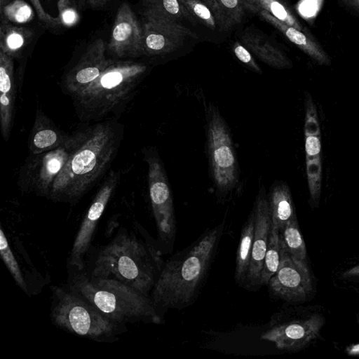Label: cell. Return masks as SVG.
<instances>
[{"mask_svg":"<svg viewBox=\"0 0 359 359\" xmlns=\"http://www.w3.org/2000/svg\"><path fill=\"white\" fill-rule=\"evenodd\" d=\"M224 226L223 221L207 229L164 263L150 294L161 316L168 310H182L194 303L217 254Z\"/></svg>","mask_w":359,"mask_h":359,"instance_id":"obj_1","label":"cell"},{"mask_svg":"<svg viewBox=\"0 0 359 359\" xmlns=\"http://www.w3.org/2000/svg\"><path fill=\"white\" fill-rule=\"evenodd\" d=\"M117 118L88 125L86 136L53 181L48 199L76 203L106 174L123 139Z\"/></svg>","mask_w":359,"mask_h":359,"instance_id":"obj_2","label":"cell"},{"mask_svg":"<svg viewBox=\"0 0 359 359\" xmlns=\"http://www.w3.org/2000/svg\"><path fill=\"white\" fill-rule=\"evenodd\" d=\"M142 62L114 59L83 90L71 97L76 114L83 122L117 118L146 76Z\"/></svg>","mask_w":359,"mask_h":359,"instance_id":"obj_3","label":"cell"},{"mask_svg":"<svg viewBox=\"0 0 359 359\" xmlns=\"http://www.w3.org/2000/svg\"><path fill=\"white\" fill-rule=\"evenodd\" d=\"M163 264L158 249L124 231L101 250L90 275L118 280L150 297Z\"/></svg>","mask_w":359,"mask_h":359,"instance_id":"obj_4","label":"cell"},{"mask_svg":"<svg viewBox=\"0 0 359 359\" xmlns=\"http://www.w3.org/2000/svg\"><path fill=\"white\" fill-rule=\"evenodd\" d=\"M75 271L69 276L67 287L110 320L123 325L163 323L150 297L118 280Z\"/></svg>","mask_w":359,"mask_h":359,"instance_id":"obj_5","label":"cell"},{"mask_svg":"<svg viewBox=\"0 0 359 359\" xmlns=\"http://www.w3.org/2000/svg\"><path fill=\"white\" fill-rule=\"evenodd\" d=\"M52 293L50 318L57 327L98 342H113L126 331L67 287L54 286Z\"/></svg>","mask_w":359,"mask_h":359,"instance_id":"obj_6","label":"cell"},{"mask_svg":"<svg viewBox=\"0 0 359 359\" xmlns=\"http://www.w3.org/2000/svg\"><path fill=\"white\" fill-rule=\"evenodd\" d=\"M207 151L210 177L220 199L226 198L238 187L239 164L229 128L217 107H206Z\"/></svg>","mask_w":359,"mask_h":359,"instance_id":"obj_7","label":"cell"},{"mask_svg":"<svg viewBox=\"0 0 359 359\" xmlns=\"http://www.w3.org/2000/svg\"><path fill=\"white\" fill-rule=\"evenodd\" d=\"M88 125L69 133L67 140L55 149L38 154H29L20 170L18 180V186L22 192H33L48 198L53 181L72 153L84 140Z\"/></svg>","mask_w":359,"mask_h":359,"instance_id":"obj_8","label":"cell"},{"mask_svg":"<svg viewBox=\"0 0 359 359\" xmlns=\"http://www.w3.org/2000/svg\"><path fill=\"white\" fill-rule=\"evenodd\" d=\"M144 156L148 165L149 196L158 240L162 245L172 248L176 238L177 224L166 172L154 148L145 149Z\"/></svg>","mask_w":359,"mask_h":359,"instance_id":"obj_9","label":"cell"},{"mask_svg":"<svg viewBox=\"0 0 359 359\" xmlns=\"http://www.w3.org/2000/svg\"><path fill=\"white\" fill-rule=\"evenodd\" d=\"M323 318L317 314L302 316L292 309L273 313L260 338L273 342L283 351H299L319 335Z\"/></svg>","mask_w":359,"mask_h":359,"instance_id":"obj_10","label":"cell"},{"mask_svg":"<svg viewBox=\"0 0 359 359\" xmlns=\"http://www.w3.org/2000/svg\"><path fill=\"white\" fill-rule=\"evenodd\" d=\"M120 172L111 170L86 213L74 238L68 259L72 269L83 270L84 256L90 248L93 233L120 180Z\"/></svg>","mask_w":359,"mask_h":359,"instance_id":"obj_11","label":"cell"},{"mask_svg":"<svg viewBox=\"0 0 359 359\" xmlns=\"http://www.w3.org/2000/svg\"><path fill=\"white\" fill-rule=\"evenodd\" d=\"M267 285L273 296L285 302L305 300L312 290L307 263L294 258L283 247L280 266Z\"/></svg>","mask_w":359,"mask_h":359,"instance_id":"obj_12","label":"cell"},{"mask_svg":"<svg viewBox=\"0 0 359 359\" xmlns=\"http://www.w3.org/2000/svg\"><path fill=\"white\" fill-rule=\"evenodd\" d=\"M106 50L102 39L90 43L79 60L63 74L62 92L71 97L93 81L114 60L107 57Z\"/></svg>","mask_w":359,"mask_h":359,"instance_id":"obj_13","label":"cell"},{"mask_svg":"<svg viewBox=\"0 0 359 359\" xmlns=\"http://www.w3.org/2000/svg\"><path fill=\"white\" fill-rule=\"evenodd\" d=\"M108 50L118 59L144 55L142 26L127 2L120 6L116 14Z\"/></svg>","mask_w":359,"mask_h":359,"instance_id":"obj_14","label":"cell"},{"mask_svg":"<svg viewBox=\"0 0 359 359\" xmlns=\"http://www.w3.org/2000/svg\"><path fill=\"white\" fill-rule=\"evenodd\" d=\"M253 210L255 215V233L250 264L244 286L254 290L261 286V273L272 226L268 194L264 186L259 189Z\"/></svg>","mask_w":359,"mask_h":359,"instance_id":"obj_15","label":"cell"},{"mask_svg":"<svg viewBox=\"0 0 359 359\" xmlns=\"http://www.w3.org/2000/svg\"><path fill=\"white\" fill-rule=\"evenodd\" d=\"M142 26L144 55L170 53L182 46L189 36H196L194 33L180 23L144 20Z\"/></svg>","mask_w":359,"mask_h":359,"instance_id":"obj_16","label":"cell"},{"mask_svg":"<svg viewBox=\"0 0 359 359\" xmlns=\"http://www.w3.org/2000/svg\"><path fill=\"white\" fill-rule=\"evenodd\" d=\"M13 59L0 50V128L7 142L12 132L16 99Z\"/></svg>","mask_w":359,"mask_h":359,"instance_id":"obj_17","label":"cell"},{"mask_svg":"<svg viewBox=\"0 0 359 359\" xmlns=\"http://www.w3.org/2000/svg\"><path fill=\"white\" fill-rule=\"evenodd\" d=\"M203 1L212 11L222 31H228L241 23L248 14L261 11L256 0Z\"/></svg>","mask_w":359,"mask_h":359,"instance_id":"obj_18","label":"cell"},{"mask_svg":"<svg viewBox=\"0 0 359 359\" xmlns=\"http://www.w3.org/2000/svg\"><path fill=\"white\" fill-rule=\"evenodd\" d=\"M69 135L56 126L41 109H37L28 141L29 154H38L55 149L63 143Z\"/></svg>","mask_w":359,"mask_h":359,"instance_id":"obj_19","label":"cell"},{"mask_svg":"<svg viewBox=\"0 0 359 359\" xmlns=\"http://www.w3.org/2000/svg\"><path fill=\"white\" fill-rule=\"evenodd\" d=\"M260 16L278 29L291 42L320 65L329 66L331 60L322 46L307 32L300 31L278 20L269 12L262 10Z\"/></svg>","mask_w":359,"mask_h":359,"instance_id":"obj_20","label":"cell"},{"mask_svg":"<svg viewBox=\"0 0 359 359\" xmlns=\"http://www.w3.org/2000/svg\"><path fill=\"white\" fill-rule=\"evenodd\" d=\"M241 41L248 49L269 66L278 69L292 67L291 60L263 33L247 29L242 33Z\"/></svg>","mask_w":359,"mask_h":359,"instance_id":"obj_21","label":"cell"},{"mask_svg":"<svg viewBox=\"0 0 359 359\" xmlns=\"http://www.w3.org/2000/svg\"><path fill=\"white\" fill-rule=\"evenodd\" d=\"M272 226L280 233L287 224L297 217L291 191L287 184L276 181L268 194Z\"/></svg>","mask_w":359,"mask_h":359,"instance_id":"obj_22","label":"cell"},{"mask_svg":"<svg viewBox=\"0 0 359 359\" xmlns=\"http://www.w3.org/2000/svg\"><path fill=\"white\" fill-rule=\"evenodd\" d=\"M142 15L144 20L168 21L180 23L191 18L179 0H143Z\"/></svg>","mask_w":359,"mask_h":359,"instance_id":"obj_23","label":"cell"},{"mask_svg":"<svg viewBox=\"0 0 359 359\" xmlns=\"http://www.w3.org/2000/svg\"><path fill=\"white\" fill-rule=\"evenodd\" d=\"M33 36L34 32L29 27L17 26L9 21L1 19L0 50L13 59L21 55Z\"/></svg>","mask_w":359,"mask_h":359,"instance_id":"obj_24","label":"cell"},{"mask_svg":"<svg viewBox=\"0 0 359 359\" xmlns=\"http://www.w3.org/2000/svg\"><path fill=\"white\" fill-rule=\"evenodd\" d=\"M255 215L252 208L241 233L238 245L234 278L236 282L244 285L249 271L255 233Z\"/></svg>","mask_w":359,"mask_h":359,"instance_id":"obj_25","label":"cell"},{"mask_svg":"<svg viewBox=\"0 0 359 359\" xmlns=\"http://www.w3.org/2000/svg\"><path fill=\"white\" fill-rule=\"evenodd\" d=\"M282 253L280 233L275 226H272L261 273V286L267 285L271 278L277 271L280 264Z\"/></svg>","mask_w":359,"mask_h":359,"instance_id":"obj_26","label":"cell"},{"mask_svg":"<svg viewBox=\"0 0 359 359\" xmlns=\"http://www.w3.org/2000/svg\"><path fill=\"white\" fill-rule=\"evenodd\" d=\"M283 248L294 258L306 263V250L297 217L290 220L280 233Z\"/></svg>","mask_w":359,"mask_h":359,"instance_id":"obj_27","label":"cell"},{"mask_svg":"<svg viewBox=\"0 0 359 359\" xmlns=\"http://www.w3.org/2000/svg\"><path fill=\"white\" fill-rule=\"evenodd\" d=\"M1 19L22 24L33 19L32 7L25 0H0Z\"/></svg>","mask_w":359,"mask_h":359,"instance_id":"obj_28","label":"cell"},{"mask_svg":"<svg viewBox=\"0 0 359 359\" xmlns=\"http://www.w3.org/2000/svg\"><path fill=\"white\" fill-rule=\"evenodd\" d=\"M306 172L309 198L311 205L319 204L322 189V161L321 156L306 158Z\"/></svg>","mask_w":359,"mask_h":359,"instance_id":"obj_29","label":"cell"},{"mask_svg":"<svg viewBox=\"0 0 359 359\" xmlns=\"http://www.w3.org/2000/svg\"><path fill=\"white\" fill-rule=\"evenodd\" d=\"M189 13L193 22H198L215 30L218 28L210 9L203 0H179Z\"/></svg>","mask_w":359,"mask_h":359,"instance_id":"obj_30","label":"cell"},{"mask_svg":"<svg viewBox=\"0 0 359 359\" xmlns=\"http://www.w3.org/2000/svg\"><path fill=\"white\" fill-rule=\"evenodd\" d=\"M262 10L266 11L278 20L304 32L306 30L289 8L280 0H256Z\"/></svg>","mask_w":359,"mask_h":359,"instance_id":"obj_31","label":"cell"},{"mask_svg":"<svg viewBox=\"0 0 359 359\" xmlns=\"http://www.w3.org/2000/svg\"><path fill=\"white\" fill-rule=\"evenodd\" d=\"M0 254L3 262L15 281L16 284L25 292H27V285L18 263L8 244L6 234L0 229Z\"/></svg>","mask_w":359,"mask_h":359,"instance_id":"obj_32","label":"cell"},{"mask_svg":"<svg viewBox=\"0 0 359 359\" xmlns=\"http://www.w3.org/2000/svg\"><path fill=\"white\" fill-rule=\"evenodd\" d=\"M304 134L306 136H320V125L317 108L313 96L308 91L304 93Z\"/></svg>","mask_w":359,"mask_h":359,"instance_id":"obj_33","label":"cell"},{"mask_svg":"<svg viewBox=\"0 0 359 359\" xmlns=\"http://www.w3.org/2000/svg\"><path fill=\"white\" fill-rule=\"evenodd\" d=\"M233 53L236 57L253 72L261 74L262 71L259 65L254 60L248 49L240 43H235L233 45Z\"/></svg>","mask_w":359,"mask_h":359,"instance_id":"obj_34","label":"cell"},{"mask_svg":"<svg viewBox=\"0 0 359 359\" xmlns=\"http://www.w3.org/2000/svg\"><path fill=\"white\" fill-rule=\"evenodd\" d=\"M323 0H302L299 4V12L305 18L316 16L320 8Z\"/></svg>","mask_w":359,"mask_h":359,"instance_id":"obj_35","label":"cell"},{"mask_svg":"<svg viewBox=\"0 0 359 359\" xmlns=\"http://www.w3.org/2000/svg\"><path fill=\"white\" fill-rule=\"evenodd\" d=\"M304 140L306 158H311L320 156V136H306L304 137Z\"/></svg>","mask_w":359,"mask_h":359,"instance_id":"obj_36","label":"cell"},{"mask_svg":"<svg viewBox=\"0 0 359 359\" xmlns=\"http://www.w3.org/2000/svg\"><path fill=\"white\" fill-rule=\"evenodd\" d=\"M72 5L59 6L60 17L62 24L66 26H73L79 20V15Z\"/></svg>","mask_w":359,"mask_h":359,"instance_id":"obj_37","label":"cell"},{"mask_svg":"<svg viewBox=\"0 0 359 359\" xmlns=\"http://www.w3.org/2000/svg\"><path fill=\"white\" fill-rule=\"evenodd\" d=\"M348 8L359 13V0H341Z\"/></svg>","mask_w":359,"mask_h":359,"instance_id":"obj_38","label":"cell"},{"mask_svg":"<svg viewBox=\"0 0 359 359\" xmlns=\"http://www.w3.org/2000/svg\"><path fill=\"white\" fill-rule=\"evenodd\" d=\"M109 0H87L90 7L93 8H99L103 7Z\"/></svg>","mask_w":359,"mask_h":359,"instance_id":"obj_39","label":"cell"},{"mask_svg":"<svg viewBox=\"0 0 359 359\" xmlns=\"http://www.w3.org/2000/svg\"><path fill=\"white\" fill-rule=\"evenodd\" d=\"M353 276H359V265L346 270L343 273V277L349 278Z\"/></svg>","mask_w":359,"mask_h":359,"instance_id":"obj_40","label":"cell"},{"mask_svg":"<svg viewBox=\"0 0 359 359\" xmlns=\"http://www.w3.org/2000/svg\"><path fill=\"white\" fill-rule=\"evenodd\" d=\"M346 351L348 355H359V344L351 345L347 348Z\"/></svg>","mask_w":359,"mask_h":359,"instance_id":"obj_41","label":"cell"},{"mask_svg":"<svg viewBox=\"0 0 359 359\" xmlns=\"http://www.w3.org/2000/svg\"><path fill=\"white\" fill-rule=\"evenodd\" d=\"M74 3V0H60L59 2V6L72 5Z\"/></svg>","mask_w":359,"mask_h":359,"instance_id":"obj_42","label":"cell"},{"mask_svg":"<svg viewBox=\"0 0 359 359\" xmlns=\"http://www.w3.org/2000/svg\"><path fill=\"white\" fill-rule=\"evenodd\" d=\"M358 322H359V320H358Z\"/></svg>","mask_w":359,"mask_h":359,"instance_id":"obj_43","label":"cell"}]
</instances>
